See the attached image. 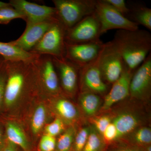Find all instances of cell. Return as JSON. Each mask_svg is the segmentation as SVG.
<instances>
[{
	"label": "cell",
	"instance_id": "14",
	"mask_svg": "<svg viewBox=\"0 0 151 151\" xmlns=\"http://www.w3.org/2000/svg\"><path fill=\"white\" fill-rule=\"evenodd\" d=\"M135 71L130 70L125 64L120 78L112 84L110 91L105 96L103 110H108L115 103L124 100L129 96L130 81Z\"/></svg>",
	"mask_w": 151,
	"mask_h": 151
},
{
	"label": "cell",
	"instance_id": "15",
	"mask_svg": "<svg viewBox=\"0 0 151 151\" xmlns=\"http://www.w3.org/2000/svg\"><path fill=\"white\" fill-rule=\"evenodd\" d=\"M0 56L6 61L35 62L40 55L23 50L9 42H0Z\"/></svg>",
	"mask_w": 151,
	"mask_h": 151
},
{
	"label": "cell",
	"instance_id": "17",
	"mask_svg": "<svg viewBox=\"0 0 151 151\" xmlns=\"http://www.w3.org/2000/svg\"><path fill=\"white\" fill-rule=\"evenodd\" d=\"M129 8V12L127 18L139 25H142L151 31V9L141 5L132 6Z\"/></svg>",
	"mask_w": 151,
	"mask_h": 151
},
{
	"label": "cell",
	"instance_id": "22",
	"mask_svg": "<svg viewBox=\"0 0 151 151\" xmlns=\"http://www.w3.org/2000/svg\"><path fill=\"white\" fill-rule=\"evenodd\" d=\"M46 117V111L43 105H39L33 114L31 129L34 134H38L44 126Z\"/></svg>",
	"mask_w": 151,
	"mask_h": 151
},
{
	"label": "cell",
	"instance_id": "10",
	"mask_svg": "<svg viewBox=\"0 0 151 151\" xmlns=\"http://www.w3.org/2000/svg\"><path fill=\"white\" fill-rule=\"evenodd\" d=\"M59 20L57 17L26 26L22 35L16 40L9 42L23 50L30 52L52 25Z\"/></svg>",
	"mask_w": 151,
	"mask_h": 151
},
{
	"label": "cell",
	"instance_id": "5",
	"mask_svg": "<svg viewBox=\"0 0 151 151\" xmlns=\"http://www.w3.org/2000/svg\"><path fill=\"white\" fill-rule=\"evenodd\" d=\"M102 35L101 25L94 12L66 29L65 41L70 43H87L100 40Z\"/></svg>",
	"mask_w": 151,
	"mask_h": 151
},
{
	"label": "cell",
	"instance_id": "20",
	"mask_svg": "<svg viewBox=\"0 0 151 151\" xmlns=\"http://www.w3.org/2000/svg\"><path fill=\"white\" fill-rule=\"evenodd\" d=\"M55 103V110L63 119L68 121H72L78 117L77 109L69 100L60 98Z\"/></svg>",
	"mask_w": 151,
	"mask_h": 151
},
{
	"label": "cell",
	"instance_id": "1",
	"mask_svg": "<svg viewBox=\"0 0 151 151\" xmlns=\"http://www.w3.org/2000/svg\"><path fill=\"white\" fill-rule=\"evenodd\" d=\"M111 42L132 71L137 70L151 53V34L146 30H118Z\"/></svg>",
	"mask_w": 151,
	"mask_h": 151
},
{
	"label": "cell",
	"instance_id": "25",
	"mask_svg": "<svg viewBox=\"0 0 151 151\" xmlns=\"http://www.w3.org/2000/svg\"><path fill=\"white\" fill-rule=\"evenodd\" d=\"M90 129L87 127L81 129L75 136L73 145L70 151H82L86 145Z\"/></svg>",
	"mask_w": 151,
	"mask_h": 151
},
{
	"label": "cell",
	"instance_id": "35",
	"mask_svg": "<svg viewBox=\"0 0 151 151\" xmlns=\"http://www.w3.org/2000/svg\"><path fill=\"white\" fill-rule=\"evenodd\" d=\"M11 6L9 3L4 2L1 1H0V8L8 6Z\"/></svg>",
	"mask_w": 151,
	"mask_h": 151
},
{
	"label": "cell",
	"instance_id": "21",
	"mask_svg": "<svg viewBox=\"0 0 151 151\" xmlns=\"http://www.w3.org/2000/svg\"><path fill=\"white\" fill-rule=\"evenodd\" d=\"M75 136V131L73 128L68 129L56 141V150L70 151Z\"/></svg>",
	"mask_w": 151,
	"mask_h": 151
},
{
	"label": "cell",
	"instance_id": "19",
	"mask_svg": "<svg viewBox=\"0 0 151 151\" xmlns=\"http://www.w3.org/2000/svg\"><path fill=\"white\" fill-rule=\"evenodd\" d=\"M79 101L83 111L89 116L94 115L100 107L101 99L98 94L91 92H81Z\"/></svg>",
	"mask_w": 151,
	"mask_h": 151
},
{
	"label": "cell",
	"instance_id": "26",
	"mask_svg": "<svg viewBox=\"0 0 151 151\" xmlns=\"http://www.w3.org/2000/svg\"><path fill=\"white\" fill-rule=\"evenodd\" d=\"M136 142L142 146L150 145L151 142V130L147 127H143L138 130L135 134Z\"/></svg>",
	"mask_w": 151,
	"mask_h": 151
},
{
	"label": "cell",
	"instance_id": "32",
	"mask_svg": "<svg viewBox=\"0 0 151 151\" xmlns=\"http://www.w3.org/2000/svg\"><path fill=\"white\" fill-rule=\"evenodd\" d=\"M104 139L107 142H112L117 139V132L113 123H110L103 134Z\"/></svg>",
	"mask_w": 151,
	"mask_h": 151
},
{
	"label": "cell",
	"instance_id": "23",
	"mask_svg": "<svg viewBox=\"0 0 151 151\" xmlns=\"http://www.w3.org/2000/svg\"><path fill=\"white\" fill-rule=\"evenodd\" d=\"M105 145L96 131L91 130L82 151H104Z\"/></svg>",
	"mask_w": 151,
	"mask_h": 151
},
{
	"label": "cell",
	"instance_id": "16",
	"mask_svg": "<svg viewBox=\"0 0 151 151\" xmlns=\"http://www.w3.org/2000/svg\"><path fill=\"white\" fill-rule=\"evenodd\" d=\"M6 133L8 142L18 146L23 151H29V145L27 138L17 124L12 122L7 123Z\"/></svg>",
	"mask_w": 151,
	"mask_h": 151
},
{
	"label": "cell",
	"instance_id": "29",
	"mask_svg": "<svg viewBox=\"0 0 151 151\" xmlns=\"http://www.w3.org/2000/svg\"><path fill=\"white\" fill-rule=\"evenodd\" d=\"M64 130V124L61 119L56 118L45 128L46 134L55 137L63 132Z\"/></svg>",
	"mask_w": 151,
	"mask_h": 151
},
{
	"label": "cell",
	"instance_id": "6",
	"mask_svg": "<svg viewBox=\"0 0 151 151\" xmlns=\"http://www.w3.org/2000/svg\"><path fill=\"white\" fill-rule=\"evenodd\" d=\"M125 64L111 41L105 43L100 64L101 75L105 83L108 85L116 82L122 75Z\"/></svg>",
	"mask_w": 151,
	"mask_h": 151
},
{
	"label": "cell",
	"instance_id": "34",
	"mask_svg": "<svg viewBox=\"0 0 151 151\" xmlns=\"http://www.w3.org/2000/svg\"><path fill=\"white\" fill-rule=\"evenodd\" d=\"M108 151H139L138 150L131 148H119L113 149Z\"/></svg>",
	"mask_w": 151,
	"mask_h": 151
},
{
	"label": "cell",
	"instance_id": "3",
	"mask_svg": "<svg viewBox=\"0 0 151 151\" xmlns=\"http://www.w3.org/2000/svg\"><path fill=\"white\" fill-rule=\"evenodd\" d=\"M66 29L60 21L52 25L30 52L53 57H65Z\"/></svg>",
	"mask_w": 151,
	"mask_h": 151
},
{
	"label": "cell",
	"instance_id": "33",
	"mask_svg": "<svg viewBox=\"0 0 151 151\" xmlns=\"http://www.w3.org/2000/svg\"><path fill=\"white\" fill-rule=\"evenodd\" d=\"M1 151H19L18 146L12 143L8 142Z\"/></svg>",
	"mask_w": 151,
	"mask_h": 151
},
{
	"label": "cell",
	"instance_id": "9",
	"mask_svg": "<svg viewBox=\"0 0 151 151\" xmlns=\"http://www.w3.org/2000/svg\"><path fill=\"white\" fill-rule=\"evenodd\" d=\"M9 3L22 14L27 26L58 17L55 7L40 5L26 0H11Z\"/></svg>",
	"mask_w": 151,
	"mask_h": 151
},
{
	"label": "cell",
	"instance_id": "30",
	"mask_svg": "<svg viewBox=\"0 0 151 151\" xmlns=\"http://www.w3.org/2000/svg\"><path fill=\"white\" fill-rule=\"evenodd\" d=\"M115 9L127 18L129 12V9L124 0H105Z\"/></svg>",
	"mask_w": 151,
	"mask_h": 151
},
{
	"label": "cell",
	"instance_id": "36",
	"mask_svg": "<svg viewBox=\"0 0 151 151\" xmlns=\"http://www.w3.org/2000/svg\"><path fill=\"white\" fill-rule=\"evenodd\" d=\"M1 130H0V145H1Z\"/></svg>",
	"mask_w": 151,
	"mask_h": 151
},
{
	"label": "cell",
	"instance_id": "28",
	"mask_svg": "<svg viewBox=\"0 0 151 151\" xmlns=\"http://www.w3.org/2000/svg\"><path fill=\"white\" fill-rule=\"evenodd\" d=\"M56 140L55 137L45 134L41 138L38 145L39 151L56 150Z\"/></svg>",
	"mask_w": 151,
	"mask_h": 151
},
{
	"label": "cell",
	"instance_id": "4",
	"mask_svg": "<svg viewBox=\"0 0 151 151\" xmlns=\"http://www.w3.org/2000/svg\"><path fill=\"white\" fill-rule=\"evenodd\" d=\"M95 13L100 21L102 35L111 29H139V25L124 16L105 0H96Z\"/></svg>",
	"mask_w": 151,
	"mask_h": 151
},
{
	"label": "cell",
	"instance_id": "27",
	"mask_svg": "<svg viewBox=\"0 0 151 151\" xmlns=\"http://www.w3.org/2000/svg\"><path fill=\"white\" fill-rule=\"evenodd\" d=\"M7 79L6 63L4 59L0 56V105L4 100Z\"/></svg>",
	"mask_w": 151,
	"mask_h": 151
},
{
	"label": "cell",
	"instance_id": "11",
	"mask_svg": "<svg viewBox=\"0 0 151 151\" xmlns=\"http://www.w3.org/2000/svg\"><path fill=\"white\" fill-rule=\"evenodd\" d=\"M151 84V53L148 55L133 74L130 81L129 95L135 98L147 97Z\"/></svg>",
	"mask_w": 151,
	"mask_h": 151
},
{
	"label": "cell",
	"instance_id": "7",
	"mask_svg": "<svg viewBox=\"0 0 151 151\" xmlns=\"http://www.w3.org/2000/svg\"><path fill=\"white\" fill-rule=\"evenodd\" d=\"M105 43L100 40L87 43H70L65 42V58L81 68L97 58Z\"/></svg>",
	"mask_w": 151,
	"mask_h": 151
},
{
	"label": "cell",
	"instance_id": "24",
	"mask_svg": "<svg viewBox=\"0 0 151 151\" xmlns=\"http://www.w3.org/2000/svg\"><path fill=\"white\" fill-rule=\"evenodd\" d=\"M24 19V16L11 6L0 8V24H7L15 19Z\"/></svg>",
	"mask_w": 151,
	"mask_h": 151
},
{
	"label": "cell",
	"instance_id": "2",
	"mask_svg": "<svg viewBox=\"0 0 151 151\" xmlns=\"http://www.w3.org/2000/svg\"><path fill=\"white\" fill-rule=\"evenodd\" d=\"M57 14L66 29L95 12L96 0H53Z\"/></svg>",
	"mask_w": 151,
	"mask_h": 151
},
{
	"label": "cell",
	"instance_id": "8",
	"mask_svg": "<svg viewBox=\"0 0 151 151\" xmlns=\"http://www.w3.org/2000/svg\"><path fill=\"white\" fill-rule=\"evenodd\" d=\"M104 47L96 59L80 68L81 92H91L98 94H105L108 92V85L103 80L100 67V58Z\"/></svg>",
	"mask_w": 151,
	"mask_h": 151
},
{
	"label": "cell",
	"instance_id": "31",
	"mask_svg": "<svg viewBox=\"0 0 151 151\" xmlns=\"http://www.w3.org/2000/svg\"><path fill=\"white\" fill-rule=\"evenodd\" d=\"M111 123V119L107 116H103L93 120V124L96 129L100 134H103L108 125Z\"/></svg>",
	"mask_w": 151,
	"mask_h": 151
},
{
	"label": "cell",
	"instance_id": "13",
	"mask_svg": "<svg viewBox=\"0 0 151 151\" xmlns=\"http://www.w3.org/2000/svg\"><path fill=\"white\" fill-rule=\"evenodd\" d=\"M41 85L47 92L57 94L60 91L59 79L52 57L41 55L36 60Z\"/></svg>",
	"mask_w": 151,
	"mask_h": 151
},
{
	"label": "cell",
	"instance_id": "12",
	"mask_svg": "<svg viewBox=\"0 0 151 151\" xmlns=\"http://www.w3.org/2000/svg\"><path fill=\"white\" fill-rule=\"evenodd\" d=\"M52 58L63 89L68 94H75L78 87L80 68L65 57Z\"/></svg>",
	"mask_w": 151,
	"mask_h": 151
},
{
	"label": "cell",
	"instance_id": "18",
	"mask_svg": "<svg viewBox=\"0 0 151 151\" xmlns=\"http://www.w3.org/2000/svg\"><path fill=\"white\" fill-rule=\"evenodd\" d=\"M113 123L117 130V139L132 132L138 124L137 117L129 113H124L116 117Z\"/></svg>",
	"mask_w": 151,
	"mask_h": 151
},
{
	"label": "cell",
	"instance_id": "37",
	"mask_svg": "<svg viewBox=\"0 0 151 151\" xmlns=\"http://www.w3.org/2000/svg\"><path fill=\"white\" fill-rule=\"evenodd\" d=\"M55 151H57V150H55Z\"/></svg>",
	"mask_w": 151,
	"mask_h": 151
}]
</instances>
